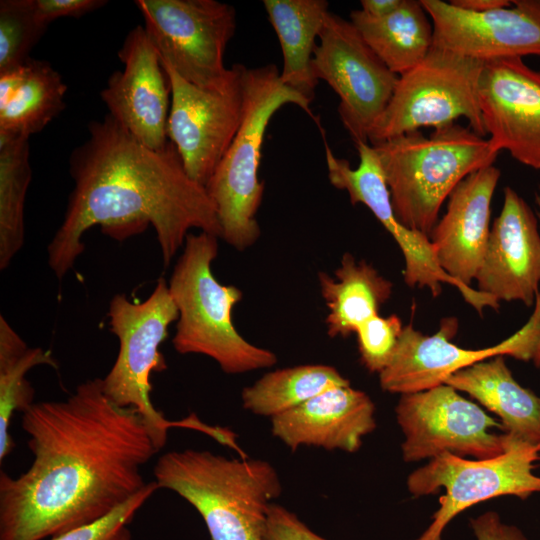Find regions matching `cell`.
Segmentation results:
<instances>
[{
  "instance_id": "40",
  "label": "cell",
  "mask_w": 540,
  "mask_h": 540,
  "mask_svg": "<svg viewBox=\"0 0 540 540\" xmlns=\"http://www.w3.org/2000/svg\"><path fill=\"white\" fill-rule=\"evenodd\" d=\"M537 449H538V451H539V453H540V444H539V446H538V448H537Z\"/></svg>"
},
{
  "instance_id": "21",
  "label": "cell",
  "mask_w": 540,
  "mask_h": 540,
  "mask_svg": "<svg viewBox=\"0 0 540 540\" xmlns=\"http://www.w3.org/2000/svg\"><path fill=\"white\" fill-rule=\"evenodd\" d=\"M376 428L375 404L350 385L331 388L271 418V432L291 451L302 446L356 452Z\"/></svg>"
},
{
  "instance_id": "30",
  "label": "cell",
  "mask_w": 540,
  "mask_h": 540,
  "mask_svg": "<svg viewBox=\"0 0 540 540\" xmlns=\"http://www.w3.org/2000/svg\"><path fill=\"white\" fill-rule=\"evenodd\" d=\"M46 29L36 18L34 0H1L0 73L24 65Z\"/></svg>"
},
{
  "instance_id": "13",
  "label": "cell",
  "mask_w": 540,
  "mask_h": 540,
  "mask_svg": "<svg viewBox=\"0 0 540 540\" xmlns=\"http://www.w3.org/2000/svg\"><path fill=\"white\" fill-rule=\"evenodd\" d=\"M162 65L171 86L168 139L176 146L188 175L206 187L242 120L246 66L233 64L232 75L223 87L204 89Z\"/></svg>"
},
{
  "instance_id": "22",
  "label": "cell",
  "mask_w": 540,
  "mask_h": 540,
  "mask_svg": "<svg viewBox=\"0 0 540 540\" xmlns=\"http://www.w3.org/2000/svg\"><path fill=\"white\" fill-rule=\"evenodd\" d=\"M444 384L469 394L495 413L509 438L538 448L540 396L514 379L503 355L461 369Z\"/></svg>"
},
{
  "instance_id": "20",
  "label": "cell",
  "mask_w": 540,
  "mask_h": 540,
  "mask_svg": "<svg viewBox=\"0 0 540 540\" xmlns=\"http://www.w3.org/2000/svg\"><path fill=\"white\" fill-rule=\"evenodd\" d=\"M501 176L494 165L464 178L428 237L441 269L465 286L475 280L490 234L491 200Z\"/></svg>"
},
{
  "instance_id": "25",
  "label": "cell",
  "mask_w": 540,
  "mask_h": 540,
  "mask_svg": "<svg viewBox=\"0 0 540 540\" xmlns=\"http://www.w3.org/2000/svg\"><path fill=\"white\" fill-rule=\"evenodd\" d=\"M421 1L403 0L383 18L353 10L350 21L365 42L394 74L400 76L417 66L429 53L434 38L432 21Z\"/></svg>"
},
{
  "instance_id": "37",
  "label": "cell",
  "mask_w": 540,
  "mask_h": 540,
  "mask_svg": "<svg viewBox=\"0 0 540 540\" xmlns=\"http://www.w3.org/2000/svg\"><path fill=\"white\" fill-rule=\"evenodd\" d=\"M403 0H362L361 9L372 18H383L395 12Z\"/></svg>"
},
{
  "instance_id": "9",
  "label": "cell",
  "mask_w": 540,
  "mask_h": 540,
  "mask_svg": "<svg viewBox=\"0 0 540 540\" xmlns=\"http://www.w3.org/2000/svg\"><path fill=\"white\" fill-rule=\"evenodd\" d=\"M507 438L506 450L499 456L467 459L443 453L408 476L407 489L413 496L445 489L431 524L416 540H442L454 517L485 500L499 496L527 499L540 493V477L533 473L534 462L540 459L537 447Z\"/></svg>"
},
{
  "instance_id": "19",
  "label": "cell",
  "mask_w": 540,
  "mask_h": 540,
  "mask_svg": "<svg viewBox=\"0 0 540 540\" xmlns=\"http://www.w3.org/2000/svg\"><path fill=\"white\" fill-rule=\"evenodd\" d=\"M537 216V215H536ZM511 187L504 190L475 280L478 291L496 301H520L530 307L540 283L538 217Z\"/></svg>"
},
{
  "instance_id": "5",
  "label": "cell",
  "mask_w": 540,
  "mask_h": 540,
  "mask_svg": "<svg viewBox=\"0 0 540 540\" xmlns=\"http://www.w3.org/2000/svg\"><path fill=\"white\" fill-rule=\"evenodd\" d=\"M218 239L202 231L189 233L173 268L168 287L178 309L174 349L205 355L231 375L272 367L276 354L247 341L232 322V310L243 293L213 274Z\"/></svg>"
},
{
  "instance_id": "14",
  "label": "cell",
  "mask_w": 540,
  "mask_h": 540,
  "mask_svg": "<svg viewBox=\"0 0 540 540\" xmlns=\"http://www.w3.org/2000/svg\"><path fill=\"white\" fill-rule=\"evenodd\" d=\"M324 145L330 183L336 189L346 191L352 205H365L391 234L404 256L403 277L409 287L427 288L433 297H437L442 292V284L447 283L456 287L479 313L485 307H495L492 297L462 285L441 269L427 235L409 229L398 220L378 154L369 142L355 144L359 155L357 168L335 156L326 141Z\"/></svg>"
},
{
  "instance_id": "35",
  "label": "cell",
  "mask_w": 540,
  "mask_h": 540,
  "mask_svg": "<svg viewBox=\"0 0 540 540\" xmlns=\"http://www.w3.org/2000/svg\"><path fill=\"white\" fill-rule=\"evenodd\" d=\"M476 540H528L521 529L504 523L495 511H487L469 521Z\"/></svg>"
},
{
  "instance_id": "10",
  "label": "cell",
  "mask_w": 540,
  "mask_h": 540,
  "mask_svg": "<svg viewBox=\"0 0 540 540\" xmlns=\"http://www.w3.org/2000/svg\"><path fill=\"white\" fill-rule=\"evenodd\" d=\"M144 29L162 63L204 89L223 87L232 75L224 54L237 13L216 0H136Z\"/></svg>"
},
{
  "instance_id": "12",
  "label": "cell",
  "mask_w": 540,
  "mask_h": 540,
  "mask_svg": "<svg viewBox=\"0 0 540 540\" xmlns=\"http://www.w3.org/2000/svg\"><path fill=\"white\" fill-rule=\"evenodd\" d=\"M395 413L405 462L443 453L488 459L504 453L508 444L505 433L492 432L503 429L501 422L447 384L401 395Z\"/></svg>"
},
{
  "instance_id": "7",
  "label": "cell",
  "mask_w": 540,
  "mask_h": 540,
  "mask_svg": "<svg viewBox=\"0 0 540 540\" xmlns=\"http://www.w3.org/2000/svg\"><path fill=\"white\" fill-rule=\"evenodd\" d=\"M108 317L110 329L119 340V352L102 378L107 397L118 406L134 408L142 415L159 451L173 426L214 435L216 427L205 425L197 418L181 422L167 420L151 402V374L167 368L159 347L167 338L169 325L178 319V309L166 281L160 278L151 295L140 303L131 302L124 294L114 295Z\"/></svg>"
},
{
  "instance_id": "11",
  "label": "cell",
  "mask_w": 540,
  "mask_h": 540,
  "mask_svg": "<svg viewBox=\"0 0 540 540\" xmlns=\"http://www.w3.org/2000/svg\"><path fill=\"white\" fill-rule=\"evenodd\" d=\"M312 60L315 78L339 97L338 113L355 144L368 142L399 76L365 42L350 20L328 12Z\"/></svg>"
},
{
  "instance_id": "6",
  "label": "cell",
  "mask_w": 540,
  "mask_h": 540,
  "mask_svg": "<svg viewBox=\"0 0 540 540\" xmlns=\"http://www.w3.org/2000/svg\"><path fill=\"white\" fill-rule=\"evenodd\" d=\"M244 105L239 129L206 189L213 201L221 239L238 251L253 246L261 235L256 214L264 194L258 177L262 145L269 122L284 105L310 114V102L286 86L274 64L245 67Z\"/></svg>"
},
{
  "instance_id": "17",
  "label": "cell",
  "mask_w": 540,
  "mask_h": 540,
  "mask_svg": "<svg viewBox=\"0 0 540 540\" xmlns=\"http://www.w3.org/2000/svg\"><path fill=\"white\" fill-rule=\"evenodd\" d=\"M118 58L123 70L114 71L100 92L108 114L141 144L163 149L169 141L171 86L144 26L129 31Z\"/></svg>"
},
{
  "instance_id": "16",
  "label": "cell",
  "mask_w": 540,
  "mask_h": 540,
  "mask_svg": "<svg viewBox=\"0 0 540 540\" xmlns=\"http://www.w3.org/2000/svg\"><path fill=\"white\" fill-rule=\"evenodd\" d=\"M421 4L432 21L434 46L482 62L540 57V0H515L481 13L442 0Z\"/></svg>"
},
{
  "instance_id": "36",
  "label": "cell",
  "mask_w": 540,
  "mask_h": 540,
  "mask_svg": "<svg viewBox=\"0 0 540 540\" xmlns=\"http://www.w3.org/2000/svg\"><path fill=\"white\" fill-rule=\"evenodd\" d=\"M24 75V65L0 73V109L4 108L17 93Z\"/></svg>"
},
{
  "instance_id": "23",
  "label": "cell",
  "mask_w": 540,
  "mask_h": 540,
  "mask_svg": "<svg viewBox=\"0 0 540 540\" xmlns=\"http://www.w3.org/2000/svg\"><path fill=\"white\" fill-rule=\"evenodd\" d=\"M335 278L318 273L321 296L328 308L327 334L347 337L379 310L392 295L393 283L371 264L357 262L350 253L342 256Z\"/></svg>"
},
{
  "instance_id": "32",
  "label": "cell",
  "mask_w": 540,
  "mask_h": 540,
  "mask_svg": "<svg viewBox=\"0 0 540 540\" xmlns=\"http://www.w3.org/2000/svg\"><path fill=\"white\" fill-rule=\"evenodd\" d=\"M157 489L159 488L155 481L148 482L141 491L103 518L71 529L50 540H132L128 525Z\"/></svg>"
},
{
  "instance_id": "31",
  "label": "cell",
  "mask_w": 540,
  "mask_h": 540,
  "mask_svg": "<svg viewBox=\"0 0 540 540\" xmlns=\"http://www.w3.org/2000/svg\"><path fill=\"white\" fill-rule=\"evenodd\" d=\"M401 319L395 315L379 314L362 323L357 336L360 359L372 373H380L389 363L403 330Z\"/></svg>"
},
{
  "instance_id": "15",
  "label": "cell",
  "mask_w": 540,
  "mask_h": 540,
  "mask_svg": "<svg viewBox=\"0 0 540 540\" xmlns=\"http://www.w3.org/2000/svg\"><path fill=\"white\" fill-rule=\"evenodd\" d=\"M534 303L522 328L483 349H465L451 342L458 329V321L453 317L444 318L433 335H425L411 324L404 326L393 356L379 373L382 390L400 395L428 390L444 384L453 373L498 355L533 360L540 340V292Z\"/></svg>"
},
{
  "instance_id": "26",
  "label": "cell",
  "mask_w": 540,
  "mask_h": 540,
  "mask_svg": "<svg viewBox=\"0 0 540 540\" xmlns=\"http://www.w3.org/2000/svg\"><path fill=\"white\" fill-rule=\"evenodd\" d=\"M350 385L337 369L323 364L281 368L266 373L241 393L242 406L270 419L339 386Z\"/></svg>"
},
{
  "instance_id": "27",
  "label": "cell",
  "mask_w": 540,
  "mask_h": 540,
  "mask_svg": "<svg viewBox=\"0 0 540 540\" xmlns=\"http://www.w3.org/2000/svg\"><path fill=\"white\" fill-rule=\"evenodd\" d=\"M66 91L62 76L48 62L30 58L17 93L0 109V132L39 133L65 108Z\"/></svg>"
},
{
  "instance_id": "28",
  "label": "cell",
  "mask_w": 540,
  "mask_h": 540,
  "mask_svg": "<svg viewBox=\"0 0 540 540\" xmlns=\"http://www.w3.org/2000/svg\"><path fill=\"white\" fill-rule=\"evenodd\" d=\"M38 365L57 368L50 351L29 348L22 338L0 317V461L14 449L9 425L16 411L22 413L34 402V390L25 375Z\"/></svg>"
},
{
  "instance_id": "24",
  "label": "cell",
  "mask_w": 540,
  "mask_h": 540,
  "mask_svg": "<svg viewBox=\"0 0 540 540\" xmlns=\"http://www.w3.org/2000/svg\"><path fill=\"white\" fill-rule=\"evenodd\" d=\"M262 3L282 51L280 79L311 103L319 83L312 70V60L329 4L326 0H263Z\"/></svg>"
},
{
  "instance_id": "4",
  "label": "cell",
  "mask_w": 540,
  "mask_h": 540,
  "mask_svg": "<svg viewBox=\"0 0 540 540\" xmlns=\"http://www.w3.org/2000/svg\"><path fill=\"white\" fill-rule=\"evenodd\" d=\"M372 146L398 220L427 236L455 187L471 173L493 165L499 153L489 139L455 122L428 137L417 130Z\"/></svg>"
},
{
  "instance_id": "39",
  "label": "cell",
  "mask_w": 540,
  "mask_h": 540,
  "mask_svg": "<svg viewBox=\"0 0 540 540\" xmlns=\"http://www.w3.org/2000/svg\"><path fill=\"white\" fill-rule=\"evenodd\" d=\"M535 202H536L537 207H538V210H537V212H536V215H537L538 220H539V222H540V189H539V191L535 194ZM533 362H534V365H535L537 368H540V340H539V343H538V346H537L535 355H534V357H533Z\"/></svg>"
},
{
  "instance_id": "2",
  "label": "cell",
  "mask_w": 540,
  "mask_h": 540,
  "mask_svg": "<svg viewBox=\"0 0 540 540\" xmlns=\"http://www.w3.org/2000/svg\"><path fill=\"white\" fill-rule=\"evenodd\" d=\"M74 182L64 219L48 245V263L62 279L84 250L93 226L116 239L151 225L167 267L191 229L221 237L216 207L206 187L186 172L176 146L160 150L137 141L106 114L88 124V137L69 157Z\"/></svg>"
},
{
  "instance_id": "8",
  "label": "cell",
  "mask_w": 540,
  "mask_h": 540,
  "mask_svg": "<svg viewBox=\"0 0 540 540\" xmlns=\"http://www.w3.org/2000/svg\"><path fill=\"white\" fill-rule=\"evenodd\" d=\"M484 62L432 45L427 56L399 76L393 95L372 127L373 145L422 127L434 129L464 117L472 131L487 135L478 99Z\"/></svg>"
},
{
  "instance_id": "1",
  "label": "cell",
  "mask_w": 540,
  "mask_h": 540,
  "mask_svg": "<svg viewBox=\"0 0 540 540\" xmlns=\"http://www.w3.org/2000/svg\"><path fill=\"white\" fill-rule=\"evenodd\" d=\"M21 426L33 461L17 477L0 472V540H44L103 518L147 485L142 466L159 452L142 415L111 401L100 378L33 403Z\"/></svg>"
},
{
  "instance_id": "34",
  "label": "cell",
  "mask_w": 540,
  "mask_h": 540,
  "mask_svg": "<svg viewBox=\"0 0 540 540\" xmlns=\"http://www.w3.org/2000/svg\"><path fill=\"white\" fill-rule=\"evenodd\" d=\"M37 20L48 25L60 17L79 18L107 4L105 0H34Z\"/></svg>"
},
{
  "instance_id": "33",
  "label": "cell",
  "mask_w": 540,
  "mask_h": 540,
  "mask_svg": "<svg viewBox=\"0 0 540 540\" xmlns=\"http://www.w3.org/2000/svg\"><path fill=\"white\" fill-rule=\"evenodd\" d=\"M264 540H327L315 533L294 512L272 503Z\"/></svg>"
},
{
  "instance_id": "18",
  "label": "cell",
  "mask_w": 540,
  "mask_h": 540,
  "mask_svg": "<svg viewBox=\"0 0 540 540\" xmlns=\"http://www.w3.org/2000/svg\"><path fill=\"white\" fill-rule=\"evenodd\" d=\"M478 99L493 149L540 170V71L522 58L484 62Z\"/></svg>"
},
{
  "instance_id": "38",
  "label": "cell",
  "mask_w": 540,
  "mask_h": 540,
  "mask_svg": "<svg viewBox=\"0 0 540 540\" xmlns=\"http://www.w3.org/2000/svg\"><path fill=\"white\" fill-rule=\"evenodd\" d=\"M449 3L459 9L476 13L512 5V1L508 0H451Z\"/></svg>"
},
{
  "instance_id": "29",
  "label": "cell",
  "mask_w": 540,
  "mask_h": 540,
  "mask_svg": "<svg viewBox=\"0 0 540 540\" xmlns=\"http://www.w3.org/2000/svg\"><path fill=\"white\" fill-rule=\"evenodd\" d=\"M29 137L0 132V269L24 244V203L31 167Z\"/></svg>"
},
{
  "instance_id": "3",
  "label": "cell",
  "mask_w": 540,
  "mask_h": 540,
  "mask_svg": "<svg viewBox=\"0 0 540 540\" xmlns=\"http://www.w3.org/2000/svg\"><path fill=\"white\" fill-rule=\"evenodd\" d=\"M153 474L158 488L175 492L198 511L211 540H264L270 506L282 492L268 461L207 450L166 452Z\"/></svg>"
}]
</instances>
